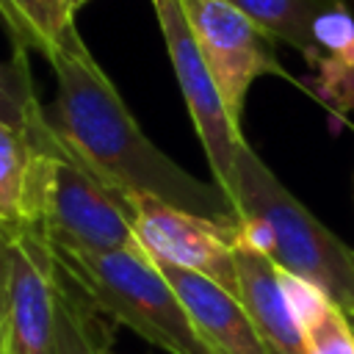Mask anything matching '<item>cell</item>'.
<instances>
[{
	"mask_svg": "<svg viewBox=\"0 0 354 354\" xmlns=\"http://www.w3.org/2000/svg\"><path fill=\"white\" fill-rule=\"evenodd\" d=\"M61 274L47 238L28 227H14L11 293L3 354H55Z\"/></svg>",
	"mask_w": 354,
	"mask_h": 354,
	"instance_id": "cell-9",
	"label": "cell"
},
{
	"mask_svg": "<svg viewBox=\"0 0 354 354\" xmlns=\"http://www.w3.org/2000/svg\"><path fill=\"white\" fill-rule=\"evenodd\" d=\"M152 11L180 86V94L185 100V108L191 113L194 130L199 136V144L205 149V158L213 171V183L230 196V188L235 183V155L238 147L246 141L241 133V124L232 119L221 88L196 44V36L188 25V17L183 11L180 0H152Z\"/></svg>",
	"mask_w": 354,
	"mask_h": 354,
	"instance_id": "cell-6",
	"label": "cell"
},
{
	"mask_svg": "<svg viewBox=\"0 0 354 354\" xmlns=\"http://www.w3.org/2000/svg\"><path fill=\"white\" fill-rule=\"evenodd\" d=\"M11 252H14V227L0 221V354L6 348V318H8V293H11Z\"/></svg>",
	"mask_w": 354,
	"mask_h": 354,
	"instance_id": "cell-17",
	"label": "cell"
},
{
	"mask_svg": "<svg viewBox=\"0 0 354 354\" xmlns=\"http://www.w3.org/2000/svg\"><path fill=\"white\" fill-rule=\"evenodd\" d=\"M28 133L36 144L28 230L64 249H138L133 232L136 196L97 171L55 130L50 113Z\"/></svg>",
	"mask_w": 354,
	"mask_h": 354,
	"instance_id": "cell-3",
	"label": "cell"
},
{
	"mask_svg": "<svg viewBox=\"0 0 354 354\" xmlns=\"http://www.w3.org/2000/svg\"><path fill=\"white\" fill-rule=\"evenodd\" d=\"M55 75V130L130 196L158 199L221 227H238L232 199L160 152L138 127L122 94L86 47L77 25L44 55Z\"/></svg>",
	"mask_w": 354,
	"mask_h": 354,
	"instance_id": "cell-1",
	"label": "cell"
},
{
	"mask_svg": "<svg viewBox=\"0 0 354 354\" xmlns=\"http://www.w3.org/2000/svg\"><path fill=\"white\" fill-rule=\"evenodd\" d=\"M348 321H351V324H354V318H348Z\"/></svg>",
	"mask_w": 354,
	"mask_h": 354,
	"instance_id": "cell-19",
	"label": "cell"
},
{
	"mask_svg": "<svg viewBox=\"0 0 354 354\" xmlns=\"http://www.w3.org/2000/svg\"><path fill=\"white\" fill-rule=\"evenodd\" d=\"M33 166V136L0 122V221L8 227H28L30 221Z\"/></svg>",
	"mask_w": 354,
	"mask_h": 354,
	"instance_id": "cell-13",
	"label": "cell"
},
{
	"mask_svg": "<svg viewBox=\"0 0 354 354\" xmlns=\"http://www.w3.org/2000/svg\"><path fill=\"white\" fill-rule=\"evenodd\" d=\"M230 199L238 210V246L266 254L354 318V249L324 227L246 141L235 155Z\"/></svg>",
	"mask_w": 354,
	"mask_h": 354,
	"instance_id": "cell-2",
	"label": "cell"
},
{
	"mask_svg": "<svg viewBox=\"0 0 354 354\" xmlns=\"http://www.w3.org/2000/svg\"><path fill=\"white\" fill-rule=\"evenodd\" d=\"M55 354H113L111 337L97 324L94 310L86 307L66 285H64L61 301H58Z\"/></svg>",
	"mask_w": 354,
	"mask_h": 354,
	"instance_id": "cell-16",
	"label": "cell"
},
{
	"mask_svg": "<svg viewBox=\"0 0 354 354\" xmlns=\"http://www.w3.org/2000/svg\"><path fill=\"white\" fill-rule=\"evenodd\" d=\"M238 299L249 310L268 354H307L304 332L285 285V274L260 252L235 243Z\"/></svg>",
	"mask_w": 354,
	"mask_h": 354,
	"instance_id": "cell-11",
	"label": "cell"
},
{
	"mask_svg": "<svg viewBox=\"0 0 354 354\" xmlns=\"http://www.w3.org/2000/svg\"><path fill=\"white\" fill-rule=\"evenodd\" d=\"M285 285L304 332L307 354H354V326L348 315L313 285L290 274H285Z\"/></svg>",
	"mask_w": 354,
	"mask_h": 354,
	"instance_id": "cell-12",
	"label": "cell"
},
{
	"mask_svg": "<svg viewBox=\"0 0 354 354\" xmlns=\"http://www.w3.org/2000/svg\"><path fill=\"white\" fill-rule=\"evenodd\" d=\"M274 41L299 50L315 97L335 113L354 108V17L346 0H227Z\"/></svg>",
	"mask_w": 354,
	"mask_h": 354,
	"instance_id": "cell-5",
	"label": "cell"
},
{
	"mask_svg": "<svg viewBox=\"0 0 354 354\" xmlns=\"http://www.w3.org/2000/svg\"><path fill=\"white\" fill-rule=\"evenodd\" d=\"M196 44L221 88V97L241 124L252 83L263 75L290 77L274 55V39L227 0H180Z\"/></svg>",
	"mask_w": 354,
	"mask_h": 354,
	"instance_id": "cell-7",
	"label": "cell"
},
{
	"mask_svg": "<svg viewBox=\"0 0 354 354\" xmlns=\"http://www.w3.org/2000/svg\"><path fill=\"white\" fill-rule=\"evenodd\" d=\"M133 232L152 263L196 271L238 296V227H221L158 199L136 196Z\"/></svg>",
	"mask_w": 354,
	"mask_h": 354,
	"instance_id": "cell-8",
	"label": "cell"
},
{
	"mask_svg": "<svg viewBox=\"0 0 354 354\" xmlns=\"http://www.w3.org/2000/svg\"><path fill=\"white\" fill-rule=\"evenodd\" d=\"M66 3H69V6H72V8H75V11H77V8H80V6H86V3H88V0H66Z\"/></svg>",
	"mask_w": 354,
	"mask_h": 354,
	"instance_id": "cell-18",
	"label": "cell"
},
{
	"mask_svg": "<svg viewBox=\"0 0 354 354\" xmlns=\"http://www.w3.org/2000/svg\"><path fill=\"white\" fill-rule=\"evenodd\" d=\"M155 266L163 271L177 299L183 301L191 324L216 354H268L249 310L235 293L196 271L160 263Z\"/></svg>",
	"mask_w": 354,
	"mask_h": 354,
	"instance_id": "cell-10",
	"label": "cell"
},
{
	"mask_svg": "<svg viewBox=\"0 0 354 354\" xmlns=\"http://www.w3.org/2000/svg\"><path fill=\"white\" fill-rule=\"evenodd\" d=\"M351 326H354V324H351Z\"/></svg>",
	"mask_w": 354,
	"mask_h": 354,
	"instance_id": "cell-20",
	"label": "cell"
},
{
	"mask_svg": "<svg viewBox=\"0 0 354 354\" xmlns=\"http://www.w3.org/2000/svg\"><path fill=\"white\" fill-rule=\"evenodd\" d=\"M53 246V243H50ZM64 285L166 354H216L191 324L163 271L141 249L80 252L53 246Z\"/></svg>",
	"mask_w": 354,
	"mask_h": 354,
	"instance_id": "cell-4",
	"label": "cell"
},
{
	"mask_svg": "<svg viewBox=\"0 0 354 354\" xmlns=\"http://www.w3.org/2000/svg\"><path fill=\"white\" fill-rule=\"evenodd\" d=\"M44 119L47 111L39 102L33 86L28 50L14 47V55L8 61H0V122L28 133Z\"/></svg>",
	"mask_w": 354,
	"mask_h": 354,
	"instance_id": "cell-15",
	"label": "cell"
},
{
	"mask_svg": "<svg viewBox=\"0 0 354 354\" xmlns=\"http://www.w3.org/2000/svg\"><path fill=\"white\" fill-rule=\"evenodd\" d=\"M75 8L66 0H0V22L11 44L36 50L41 58L55 47L66 28L75 25Z\"/></svg>",
	"mask_w": 354,
	"mask_h": 354,
	"instance_id": "cell-14",
	"label": "cell"
}]
</instances>
